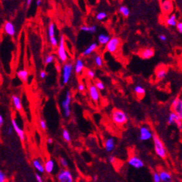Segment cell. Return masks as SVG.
<instances>
[{"mask_svg": "<svg viewBox=\"0 0 182 182\" xmlns=\"http://www.w3.org/2000/svg\"><path fill=\"white\" fill-rule=\"evenodd\" d=\"M152 140H153L154 150H155L156 155L161 159L166 158L167 156V152L162 140L155 133H153Z\"/></svg>", "mask_w": 182, "mask_h": 182, "instance_id": "cell-1", "label": "cell"}, {"mask_svg": "<svg viewBox=\"0 0 182 182\" xmlns=\"http://www.w3.org/2000/svg\"><path fill=\"white\" fill-rule=\"evenodd\" d=\"M111 118L115 124L119 126L126 125L129 120L128 115L124 110L120 109H114L111 115Z\"/></svg>", "mask_w": 182, "mask_h": 182, "instance_id": "cell-2", "label": "cell"}, {"mask_svg": "<svg viewBox=\"0 0 182 182\" xmlns=\"http://www.w3.org/2000/svg\"><path fill=\"white\" fill-rule=\"evenodd\" d=\"M121 46V39L118 37H111L110 40L106 45V50L111 54H116Z\"/></svg>", "mask_w": 182, "mask_h": 182, "instance_id": "cell-3", "label": "cell"}, {"mask_svg": "<svg viewBox=\"0 0 182 182\" xmlns=\"http://www.w3.org/2000/svg\"><path fill=\"white\" fill-rule=\"evenodd\" d=\"M58 182H74V176L72 172L68 169H61L57 175Z\"/></svg>", "mask_w": 182, "mask_h": 182, "instance_id": "cell-4", "label": "cell"}, {"mask_svg": "<svg viewBox=\"0 0 182 182\" xmlns=\"http://www.w3.org/2000/svg\"><path fill=\"white\" fill-rule=\"evenodd\" d=\"M74 70V66L72 63H66L63 67L62 80L64 85L68 83Z\"/></svg>", "mask_w": 182, "mask_h": 182, "instance_id": "cell-5", "label": "cell"}, {"mask_svg": "<svg viewBox=\"0 0 182 182\" xmlns=\"http://www.w3.org/2000/svg\"><path fill=\"white\" fill-rule=\"evenodd\" d=\"M71 103H72V94L70 92H67L65 98L63 100L62 106L63 114L66 118H69L71 115Z\"/></svg>", "mask_w": 182, "mask_h": 182, "instance_id": "cell-6", "label": "cell"}, {"mask_svg": "<svg viewBox=\"0 0 182 182\" xmlns=\"http://www.w3.org/2000/svg\"><path fill=\"white\" fill-rule=\"evenodd\" d=\"M153 133L148 126H141L139 128L138 140L141 141H147L152 138Z\"/></svg>", "mask_w": 182, "mask_h": 182, "instance_id": "cell-7", "label": "cell"}, {"mask_svg": "<svg viewBox=\"0 0 182 182\" xmlns=\"http://www.w3.org/2000/svg\"><path fill=\"white\" fill-rule=\"evenodd\" d=\"M58 49H57V56L62 63H66L68 60V54L65 47V37L62 35L59 39V43L58 44Z\"/></svg>", "mask_w": 182, "mask_h": 182, "instance_id": "cell-8", "label": "cell"}, {"mask_svg": "<svg viewBox=\"0 0 182 182\" xmlns=\"http://www.w3.org/2000/svg\"><path fill=\"white\" fill-rule=\"evenodd\" d=\"M171 108L172 111H173L182 121V99L180 97H176L174 98L171 103Z\"/></svg>", "mask_w": 182, "mask_h": 182, "instance_id": "cell-9", "label": "cell"}, {"mask_svg": "<svg viewBox=\"0 0 182 182\" xmlns=\"http://www.w3.org/2000/svg\"><path fill=\"white\" fill-rule=\"evenodd\" d=\"M161 12L164 15H170L174 10V4L172 1L170 0H164L161 1L160 3Z\"/></svg>", "mask_w": 182, "mask_h": 182, "instance_id": "cell-10", "label": "cell"}, {"mask_svg": "<svg viewBox=\"0 0 182 182\" xmlns=\"http://www.w3.org/2000/svg\"><path fill=\"white\" fill-rule=\"evenodd\" d=\"M127 163L130 167L137 169V170H139V169L143 168L144 167V162L143 161V160L136 155L130 156L128 159Z\"/></svg>", "mask_w": 182, "mask_h": 182, "instance_id": "cell-11", "label": "cell"}, {"mask_svg": "<svg viewBox=\"0 0 182 182\" xmlns=\"http://www.w3.org/2000/svg\"><path fill=\"white\" fill-rule=\"evenodd\" d=\"M167 123H168L169 125H176L178 130L182 132V121L178 118V117L175 114L173 111H171L169 114Z\"/></svg>", "mask_w": 182, "mask_h": 182, "instance_id": "cell-12", "label": "cell"}, {"mask_svg": "<svg viewBox=\"0 0 182 182\" xmlns=\"http://www.w3.org/2000/svg\"><path fill=\"white\" fill-rule=\"evenodd\" d=\"M89 94L90 96V98L94 103H98L100 99V92L94 84H91L89 86Z\"/></svg>", "mask_w": 182, "mask_h": 182, "instance_id": "cell-13", "label": "cell"}, {"mask_svg": "<svg viewBox=\"0 0 182 182\" xmlns=\"http://www.w3.org/2000/svg\"><path fill=\"white\" fill-rule=\"evenodd\" d=\"M167 72H168V68L167 66H163V65H161L157 67V68L155 69V79L156 80L160 81L162 80L166 77Z\"/></svg>", "mask_w": 182, "mask_h": 182, "instance_id": "cell-14", "label": "cell"}, {"mask_svg": "<svg viewBox=\"0 0 182 182\" xmlns=\"http://www.w3.org/2000/svg\"><path fill=\"white\" fill-rule=\"evenodd\" d=\"M115 146H116V141L114 137H109L104 141V148L107 152H112L115 150Z\"/></svg>", "mask_w": 182, "mask_h": 182, "instance_id": "cell-15", "label": "cell"}, {"mask_svg": "<svg viewBox=\"0 0 182 182\" xmlns=\"http://www.w3.org/2000/svg\"><path fill=\"white\" fill-rule=\"evenodd\" d=\"M139 55L143 59H150L155 55V50L152 48H145L139 52Z\"/></svg>", "mask_w": 182, "mask_h": 182, "instance_id": "cell-16", "label": "cell"}, {"mask_svg": "<svg viewBox=\"0 0 182 182\" xmlns=\"http://www.w3.org/2000/svg\"><path fill=\"white\" fill-rule=\"evenodd\" d=\"M11 124H12V127L14 128V131L16 132V134H17L18 137H20V140H21L22 141H25V132H24L23 130L20 127V126H19L17 122L16 121V120H15V119H12V120H11Z\"/></svg>", "mask_w": 182, "mask_h": 182, "instance_id": "cell-17", "label": "cell"}, {"mask_svg": "<svg viewBox=\"0 0 182 182\" xmlns=\"http://www.w3.org/2000/svg\"><path fill=\"white\" fill-rule=\"evenodd\" d=\"M4 30H5V32L11 37H14L16 34V28H15L14 24L11 22H5V25H4Z\"/></svg>", "mask_w": 182, "mask_h": 182, "instance_id": "cell-18", "label": "cell"}, {"mask_svg": "<svg viewBox=\"0 0 182 182\" xmlns=\"http://www.w3.org/2000/svg\"><path fill=\"white\" fill-rule=\"evenodd\" d=\"M84 62H83V59L82 58H78L75 62V65H74V72L76 74L79 75L81 74L83 72V69H84Z\"/></svg>", "mask_w": 182, "mask_h": 182, "instance_id": "cell-19", "label": "cell"}, {"mask_svg": "<svg viewBox=\"0 0 182 182\" xmlns=\"http://www.w3.org/2000/svg\"><path fill=\"white\" fill-rule=\"evenodd\" d=\"M45 172H47L48 174H52L55 168V162L54 160L48 159L46 161L44 164Z\"/></svg>", "mask_w": 182, "mask_h": 182, "instance_id": "cell-20", "label": "cell"}, {"mask_svg": "<svg viewBox=\"0 0 182 182\" xmlns=\"http://www.w3.org/2000/svg\"><path fill=\"white\" fill-rule=\"evenodd\" d=\"M165 23L167 26H170V27H176L177 25V16L176 14H171L165 20Z\"/></svg>", "mask_w": 182, "mask_h": 182, "instance_id": "cell-21", "label": "cell"}, {"mask_svg": "<svg viewBox=\"0 0 182 182\" xmlns=\"http://www.w3.org/2000/svg\"><path fill=\"white\" fill-rule=\"evenodd\" d=\"M161 182H171L172 181V175L168 171L165 170H161L158 172Z\"/></svg>", "mask_w": 182, "mask_h": 182, "instance_id": "cell-22", "label": "cell"}, {"mask_svg": "<svg viewBox=\"0 0 182 182\" xmlns=\"http://www.w3.org/2000/svg\"><path fill=\"white\" fill-rule=\"evenodd\" d=\"M98 43H96V42H93V43L91 44L89 47H87L84 51H83V53H82V56H83V57H87V56L91 55L92 53H94V52L98 49Z\"/></svg>", "mask_w": 182, "mask_h": 182, "instance_id": "cell-23", "label": "cell"}, {"mask_svg": "<svg viewBox=\"0 0 182 182\" xmlns=\"http://www.w3.org/2000/svg\"><path fill=\"white\" fill-rule=\"evenodd\" d=\"M134 92L136 94L137 98L140 100L143 99L144 98L145 94H146V90H145V89L141 85H137L134 88Z\"/></svg>", "mask_w": 182, "mask_h": 182, "instance_id": "cell-24", "label": "cell"}, {"mask_svg": "<svg viewBox=\"0 0 182 182\" xmlns=\"http://www.w3.org/2000/svg\"><path fill=\"white\" fill-rule=\"evenodd\" d=\"M111 37L109 36V34H106V33H100V34L98 35V43L101 46H106L109 41L110 40Z\"/></svg>", "mask_w": 182, "mask_h": 182, "instance_id": "cell-25", "label": "cell"}, {"mask_svg": "<svg viewBox=\"0 0 182 182\" xmlns=\"http://www.w3.org/2000/svg\"><path fill=\"white\" fill-rule=\"evenodd\" d=\"M33 166L37 170V172L39 173H44L45 172L44 164H42V163L39 159H33Z\"/></svg>", "mask_w": 182, "mask_h": 182, "instance_id": "cell-26", "label": "cell"}, {"mask_svg": "<svg viewBox=\"0 0 182 182\" xmlns=\"http://www.w3.org/2000/svg\"><path fill=\"white\" fill-rule=\"evenodd\" d=\"M12 100L13 103H14V107L16 108V109L19 111H20L22 109V102L20 100V98L18 95H12Z\"/></svg>", "mask_w": 182, "mask_h": 182, "instance_id": "cell-27", "label": "cell"}, {"mask_svg": "<svg viewBox=\"0 0 182 182\" xmlns=\"http://www.w3.org/2000/svg\"><path fill=\"white\" fill-rule=\"evenodd\" d=\"M118 12L120 13V14H121L122 16H124V17H125V18L129 17V15H130L129 8L127 6H126V5H120V6L119 7Z\"/></svg>", "mask_w": 182, "mask_h": 182, "instance_id": "cell-28", "label": "cell"}, {"mask_svg": "<svg viewBox=\"0 0 182 182\" xmlns=\"http://www.w3.org/2000/svg\"><path fill=\"white\" fill-rule=\"evenodd\" d=\"M80 30L82 31H84V32L89 33H94L98 31V28L96 25H91V26H87V25H83L80 27Z\"/></svg>", "mask_w": 182, "mask_h": 182, "instance_id": "cell-29", "label": "cell"}, {"mask_svg": "<svg viewBox=\"0 0 182 182\" xmlns=\"http://www.w3.org/2000/svg\"><path fill=\"white\" fill-rule=\"evenodd\" d=\"M16 74H17V77L20 78L22 82H27L28 77V72L27 70L22 69L18 71Z\"/></svg>", "mask_w": 182, "mask_h": 182, "instance_id": "cell-30", "label": "cell"}, {"mask_svg": "<svg viewBox=\"0 0 182 182\" xmlns=\"http://www.w3.org/2000/svg\"><path fill=\"white\" fill-rule=\"evenodd\" d=\"M94 62L95 63L96 66L98 68H102L103 66V59L102 56L100 54H96L94 57Z\"/></svg>", "mask_w": 182, "mask_h": 182, "instance_id": "cell-31", "label": "cell"}, {"mask_svg": "<svg viewBox=\"0 0 182 182\" xmlns=\"http://www.w3.org/2000/svg\"><path fill=\"white\" fill-rule=\"evenodd\" d=\"M48 36H49V39L55 37V25L54 22L50 23L48 26Z\"/></svg>", "mask_w": 182, "mask_h": 182, "instance_id": "cell-32", "label": "cell"}, {"mask_svg": "<svg viewBox=\"0 0 182 182\" xmlns=\"http://www.w3.org/2000/svg\"><path fill=\"white\" fill-rule=\"evenodd\" d=\"M62 136H63V138L64 139V141H66V142L68 143V142H70L71 141H72V137H71L70 132H68V129H64L63 130Z\"/></svg>", "mask_w": 182, "mask_h": 182, "instance_id": "cell-33", "label": "cell"}, {"mask_svg": "<svg viewBox=\"0 0 182 182\" xmlns=\"http://www.w3.org/2000/svg\"><path fill=\"white\" fill-rule=\"evenodd\" d=\"M94 85H95L96 88L99 91H103L106 88L104 83L101 80H97L95 81V83H94Z\"/></svg>", "mask_w": 182, "mask_h": 182, "instance_id": "cell-34", "label": "cell"}, {"mask_svg": "<svg viewBox=\"0 0 182 182\" xmlns=\"http://www.w3.org/2000/svg\"><path fill=\"white\" fill-rule=\"evenodd\" d=\"M107 17V14L104 11H101V12H99L98 14L96 15V19L98 21H103V20L106 19Z\"/></svg>", "mask_w": 182, "mask_h": 182, "instance_id": "cell-35", "label": "cell"}, {"mask_svg": "<svg viewBox=\"0 0 182 182\" xmlns=\"http://www.w3.org/2000/svg\"><path fill=\"white\" fill-rule=\"evenodd\" d=\"M59 162L60 166L63 167V169H67V167H68V161L63 157H60L59 158Z\"/></svg>", "mask_w": 182, "mask_h": 182, "instance_id": "cell-36", "label": "cell"}, {"mask_svg": "<svg viewBox=\"0 0 182 182\" xmlns=\"http://www.w3.org/2000/svg\"><path fill=\"white\" fill-rule=\"evenodd\" d=\"M85 76H86L89 79L93 80L95 77V72L92 69H87L85 71Z\"/></svg>", "mask_w": 182, "mask_h": 182, "instance_id": "cell-37", "label": "cell"}, {"mask_svg": "<svg viewBox=\"0 0 182 182\" xmlns=\"http://www.w3.org/2000/svg\"><path fill=\"white\" fill-rule=\"evenodd\" d=\"M54 55H48L46 57V59H45V63L46 65L51 64V63H53V61L54 60Z\"/></svg>", "mask_w": 182, "mask_h": 182, "instance_id": "cell-38", "label": "cell"}, {"mask_svg": "<svg viewBox=\"0 0 182 182\" xmlns=\"http://www.w3.org/2000/svg\"><path fill=\"white\" fill-rule=\"evenodd\" d=\"M152 180H153V182H161L158 172H154L152 173Z\"/></svg>", "mask_w": 182, "mask_h": 182, "instance_id": "cell-39", "label": "cell"}, {"mask_svg": "<svg viewBox=\"0 0 182 182\" xmlns=\"http://www.w3.org/2000/svg\"><path fill=\"white\" fill-rule=\"evenodd\" d=\"M49 40L50 42H51V45L53 47H57V46H58V40L56 38V37H51V38L49 39Z\"/></svg>", "mask_w": 182, "mask_h": 182, "instance_id": "cell-40", "label": "cell"}, {"mask_svg": "<svg viewBox=\"0 0 182 182\" xmlns=\"http://www.w3.org/2000/svg\"><path fill=\"white\" fill-rule=\"evenodd\" d=\"M7 176L3 171L0 170V182H6Z\"/></svg>", "mask_w": 182, "mask_h": 182, "instance_id": "cell-41", "label": "cell"}, {"mask_svg": "<svg viewBox=\"0 0 182 182\" xmlns=\"http://www.w3.org/2000/svg\"><path fill=\"white\" fill-rule=\"evenodd\" d=\"M40 127L42 129L46 130V129H47V124H46V120H43V119H40Z\"/></svg>", "mask_w": 182, "mask_h": 182, "instance_id": "cell-42", "label": "cell"}, {"mask_svg": "<svg viewBox=\"0 0 182 182\" xmlns=\"http://www.w3.org/2000/svg\"><path fill=\"white\" fill-rule=\"evenodd\" d=\"M77 89H78V91L80 92H84V91L85 90V85L84 83H79V84H78V86H77Z\"/></svg>", "mask_w": 182, "mask_h": 182, "instance_id": "cell-43", "label": "cell"}, {"mask_svg": "<svg viewBox=\"0 0 182 182\" xmlns=\"http://www.w3.org/2000/svg\"><path fill=\"white\" fill-rule=\"evenodd\" d=\"M108 160H109V162L110 163H112V164H114V163L116 162V161H117L116 158H115L114 155H110V156H109Z\"/></svg>", "mask_w": 182, "mask_h": 182, "instance_id": "cell-44", "label": "cell"}, {"mask_svg": "<svg viewBox=\"0 0 182 182\" xmlns=\"http://www.w3.org/2000/svg\"><path fill=\"white\" fill-rule=\"evenodd\" d=\"M176 28L180 33H182V22H178L176 25Z\"/></svg>", "mask_w": 182, "mask_h": 182, "instance_id": "cell-45", "label": "cell"}, {"mask_svg": "<svg viewBox=\"0 0 182 182\" xmlns=\"http://www.w3.org/2000/svg\"><path fill=\"white\" fill-rule=\"evenodd\" d=\"M35 177H36L37 182H44L43 179H42V176H40V173H36V174H35Z\"/></svg>", "mask_w": 182, "mask_h": 182, "instance_id": "cell-46", "label": "cell"}, {"mask_svg": "<svg viewBox=\"0 0 182 182\" xmlns=\"http://www.w3.org/2000/svg\"><path fill=\"white\" fill-rule=\"evenodd\" d=\"M158 38H159V40L161 41H162V42H165V41H167V36L164 34H159Z\"/></svg>", "mask_w": 182, "mask_h": 182, "instance_id": "cell-47", "label": "cell"}, {"mask_svg": "<svg viewBox=\"0 0 182 182\" xmlns=\"http://www.w3.org/2000/svg\"><path fill=\"white\" fill-rule=\"evenodd\" d=\"M13 129L14 128L12 127V126H9L8 128H7V134L8 135H11L13 134Z\"/></svg>", "mask_w": 182, "mask_h": 182, "instance_id": "cell-48", "label": "cell"}, {"mask_svg": "<svg viewBox=\"0 0 182 182\" xmlns=\"http://www.w3.org/2000/svg\"><path fill=\"white\" fill-rule=\"evenodd\" d=\"M46 72H44V71H42V72H40V77L42 78V79H44V78H46Z\"/></svg>", "mask_w": 182, "mask_h": 182, "instance_id": "cell-49", "label": "cell"}, {"mask_svg": "<svg viewBox=\"0 0 182 182\" xmlns=\"http://www.w3.org/2000/svg\"><path fill=\"white\" fill-rule=\"evenodd\" d=\"M31 4H32V1L31 0H28L27 2H26V7L28 8H29L30 6L31 5Z\"/></svg>", "mask_w": 182, "mask_h": 182, "instance_id": "cell-50", "label": "cell"}, {"mask_svg": "<svg viewBox=\"0 0 182 182\" xmlns=\"http://www.w3.org/2000/svg\"><path fill=\"white\" fill-rule=\"evenodd\" d=\"M3 123H4V119L2 118V115L0 114V127H2V126L3 125Z\"/></svg>", "mask_w": 182, "mask_h": 182, "instance_id": "cell-51", "label": "cell"}, {"mask_svg": "<svg viewBox=\"0 0 182 182\" xmlns=\"http://www.w3.org/2000/svg\"><path fill=\"white\" fill-rule=\"evenodd\" d=\"M92 180L94 182H97L98 180V176H97V175H94V176L92 177Z\"/></svg>", "mask_w": 182, "mask_h": 182, "instance_id": "cell-52", "label": "cell"}, {"mask_svg": "<svg viewBox=\"0 0 182 182\" xmlns=\"http://www.w3.org/2000/svg\"><path fill=\"white\" fill-rule=\"evenodd\" d=\"M47 143H48V144H53V139L51 138V137H49V138H48Z\"/></svg>", "mask_w": 182, "mask_h": 182, "instance_id": "cell-53", "label": "cell"}, {"mask_svg": "<svg viewBox=\"0 0 182 182\" xmlns=\"http://www.w3.org/2000/svg\"><path fill=\"white\" fill-rule=\"evenodd\" d=\"M36 4L37 6H40L41 5H42V1H40V0H37L36 2Z\"/></svg>", "mask_w": 182, "mask_h": 182, "instance_id": "cell-54", "label": "cell"}, {"mask_svg": "<svg viewBox=\"0 0 182 182\" xmlns=\"http://www.w3.org/2000/svg\"><path fill=\"white\" fill-rule=\"evenodd\" d=\"M181 89H182V88H181Z\"/></svg>", "mask_w": 182, "mask_h": 182, "instance_id": "cell-55", "label": "cell"}]
</instances>
